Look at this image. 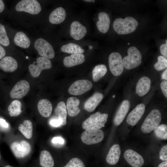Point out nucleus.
<instances>
[{"label":"nucleus","instance_id":"nucleus-1","mask_svg":"<svg viewBox=\"0 0 167 167\" xmlns=\"http://www.w3.org/2000/svg\"><path fill=\"white\" fill-rule=\"evenodd\" d=\"M138 23L134 18L128 16L123 19L118 18L114 21L113 27L118 34L125 35L134 32L136 29Z\"/></svg>","mask_w":167,"mask_h":167},{"label":"nucleus","instance_id":"nucleus-2","mask_svg":"<svg viewBox=\"0 0 167 167\" xmlns=\"http://www.w3.org/2000/svg\"><path fill=\"white\" fill-rule=\"evenodd\" d=\"M108 116V114L107 113H102L97 112L91 115L84 122L82 128L85 130L100 129L104 126L107 121Z\"/></svg>","mask_w":167,"mask_h":167},{"label":"nucleus","instance_id":"nucleus-3","mask_svg":"<svg viewBox=\"0 0 167 167\" xmlns=\"http://www.w3.org/2000/svg\"><path fill=\"white\" fill-rule=\"evenodd\" d=\"M161 119L160 111L156 109L152 110L144 120L141 127L142 131L144 133H150L158 127Z\"/></svg>","mask_w":167,"mask_h":167},{"label":"nucleus","instance_id":"nucleus-4","mask_svg":"<svg viewBox=\"0 0 167 167\" xmlns=\"http://www.w3.org/2000/svg\"><path fill=\"white\" fill-rule=\"evenodd\" d=\"M128 55L122 59L124 67L130 70L139 66L141 63L142 56L138 49L135 46L129 48L127 50Z\"/></svg>","mask_w":167,"mask_h":167},{"label":"nucleus","instance_id":"nucleus-5","mask_svg":"<svg viewBox=\"0 0 167 167\" xmlns=\"http://www.w3.org/2000/svg\"><path fill=\"white\" fill-rule=\"evenodd\" d=\"M15 9L17 11H23L32 15H36L41 11V7L37 0H22L17 3Z\"/></svg>","mask_w":167,"mask_h":167},{"label":"nucleus","instance_id":"nucleus-6","mask_svg":"<svg viewBox=\"0 0 167 167\" xmlns=\"http://www.w3.org/2000/svg\"><path fill=\"white\" fill-rule=\"evenodd\" d=\"M104 138V133L101 130L92 129L86 130L81 136L82 142L87 145H92L101 141Z\"/></svg>","mask_w":167,"mask_h":167},{"label":"nucleus","instance_id":"nucleus-7","mask_svg":"<svg viewBox=\"0 0 167 167\" xmlns=\"http://www.w3.org/2000/svg\"><path fill=\"white\" fill-rule=\"evenodd\" d=\"M35 49L41 57L48 59H52L55 55L54 49L51 45L42 38H39L35 41Z\"/></svg>","mask_w":167,"mask_h":167},{"label":"nucleus","instance_id":"nucleus-8","mask_svg":"<svg viewBox=\"0 0 167 167\" xmlns=\"http://www.w3.org/2000/svg\"><path fill=\"white\" fill-rule=\"evenodd\" d=\"M109 64L111 73L115 76L121 75L124 70L122 59L121 54L118 52L111 53L109 57Z\"/></svg>","mask_w":167,"mask_h":167},{"label":"nucleus","instance_id":"nucleus-9","mask_svg":"<svg viewBox=\"0 0 167 167\" xmlns=\"http://www.w3.org/2000/svg\"><path fill=\"white\" fill-rule=\"evenodd\" d=\"M36 63V65L31 64L28 67L30 74L34 77H38L43 70L49 69L52 66L51 62L49 59L42 57L37 58Z\"/></svg>","mask_w":167,"mask_h":167},{"label":"nucleus","instance_id":"nucleus-10","mask_svg":"<svg viewBox=\"0 0 167 167\" xmlns=\"http://www.w3.org/2000/svg\"><path fill=\"white\" fill-rule=\"evenodd\" d=\"M92 86V83L88 80H79L75 81L70 86L68 92L72 95H80L90 90Z\"/></svg>","mask_w":167,"mask_h":167},{"label":"nucleus","instance_id":"nucleus-11","mask_svg":"<svg viewBox=\"0 0 167 167\" xmlns=\"http://www.w3.org/2000/svg\"><path fill=\"white\" fill-rule=\"evenodd\" d=\"M29 83L25 80L18 82L10 92V96L12 99H20L26 96L30 90Z\"/></svg>","mask_w":167,"mask_h":167},{"label":"nucleus","instance_id":"nucleus-12","mask_svg":"<svg viewBox=\"0 0 167 167\" xmlns=\"http://www.w3.org/2000/svg\"><path fill=\"white\" fill-rule=\"evenodd\" d=\"M11 148L15 156L19 158H24L28 155L31 150L29 143L24 140L20 142H13L11 144Z\"/></svg>","mask_w":167,"mask_h":167},{"label":"nucleus","instance_id":"nucleus-13","mask_svg":"<svg viewBox=\"0 0 167 167\" xmlns=\"http://www.w3.org/2000/svg\"><path fill=\"white\" fill-rule=\"evenodd\" d=\"M124 157L127 162L133 167H141L144 164V160L143 157L132 150H126Z\"/></svg>","mask_w":167,"mask_h":167},{"label":"nucleus","instance_id":"nucleus-14","mask_svg":"<svg viewBox=\"0 0 167 167\" xmlns=\"http://www.w3.org/2000/svg\"><path fill=\"white\" fill-rule=\"evenodd\" d=\"M145 105L139 104L129 113L126 118V122L131 126H135L145 112Z\"/></svg>","mask_w":167,"mask_h":167},{"label":"nucleus","instance_id":"nucleus-15","mask_svg":"<svg viewBox=\"0 0 167 167\" xmlns=\"http://www.w3.org/2000/svg\"><path fill=\"white\" fill-rule=\"evenodd\" d=\"M86 28L77 21H74L70 27V34L71 37L75 40H79L82 38L86 34Z\"/></svg>","mask_w":167,"mask_h":167},{"label":"nucleus","instance_id":"nucleus-16","mask_svg":"<svg viewBox=\"0 0 167 167\" xmlns=\"http://www.w3.org/2000/svg\"><path fill=\"white\" fill-rule=\"evenodd\" d=\"M130 103L127 100L123 101L120 105L115 116L113 122L118 126L123 121L129 109Z\"/></svg>","mask_w":167,"mask_h":167},{"label":"nucleus","instance_id":"nucleus-17","mask_svg":"<svg viewBox=\"0 0 167 167\" xmlns=\"http://www.w3.org/2000/svg\"><path fill=\"white\" fill-rule=\"evenodd\" d=\"M18 66L17 61L11 56H6L0 61V69L5 72H13Z\"/></svg>","mask_w":167,"mask_h":167},{"label":"nucleus","instance_id":"nucleus-18","mask_svg":"<svg viewBox=\"0 0 167 167\" xmlns=\"http://www.w3.org/2000/svg\"><path fill=\"white\" fill-rule=\"evenodd\" d=\"M103 97V94L101 93H95L85 102L84 109L88 112H92L102 101Z\"/></svg>","mask_w":167,"mask_h":167},{"label":"nucleus","instance_id":"nucleus-19","mask_svg":"<svg viewBox=\"0 0 167 167\" xmlns=\"http://www.w3.org/2000/svg\"><path fill=\"white\" fill-rule=\"evenodd\" d=\"M150 79L146 77H143L139 80L136 87V93L140 96H143L149 91L151 86Z\"/></svg>","mask_w":167,"mask_h":167},{"label":"nucleus","instance_id":"nucleus-20","mask_svg":"<svg viewBox=\"0 0 167 167\" xmlns=\"http://www.w3.org/2000/svg\"><path fill=\"white\" fill-rule=\"evenodd\" d=\"M121 152L118 144L113 145L110 148L107 154L106 161L110 165H114L118 162L121 155Z\"/></svg>","mask_w":167,"mask_h":167},{"label":"nucleus","instance_id":"nucleus-21","mask_svg":"<svg viewBox=\"0 0 167 167\" xmlns=\"http://www.w3.org/2000/svg\"><path fill=\"white\" fill-rule=\"evenodd\" d=\"M85 61L84 55L83 54H73L65 57L63 61L64 66L70 67L83 63Z\"/></svg>","mask_w":167,"mask_h":167},{"label":"nucleus","instance_id":"nucleus-22","mask_svg":"<svg viewBox=\"0 0 167 167\" xmlns=\"http://www.w3.org/2000/svg\"><path fill=\"white\" fill-rule=\"evenodd\" d=\"M66 12L62 7H58L53 11L49 15V20L53 24H58L62 22L65 19Z\"/></svg>","mask_w":167,"mask_h":167},{"label":"nucleus","instance_id":"nucleus-23","mask_svg":"<svg viewBox=\"0 0 167 167\" xmlns=\"http://www.w3.org/2000/svg\"><path fill=\"white\" fill-rule=\"evenodd\" d=\"M99 20L96 23L97 27L101 32L105 33L108 30L109 27L110 20L108 15L102 12L98 15Z\"/></svg>","mask_w":167,"mask_h":167},{"label":"nucleus","instance_id":"nucleus-24","mask_svg":"<svg viewBox=\"0 0 167 167\" xmlns=\"http://www.w3.org/2000/svg\"><path fill=\"white\" fill-rule=\"evenodd\" d=\"M80 104L79 100L76 97H71L69 98L66 102V108L68 115L71 117L77 116L80 112L79 107Z\"/></svg>","mask_w":167,"mask_h":167},{"label":"nucleus","instance_id":"nucleus-25","mask_svg":"<svg viewBox=\"0 0 167 167\" xmlns=\"http://www.w3.org/2000/svg\"><path fill=\"white\" fill-rule=\"evenodd\" d=\"M37 109L39 113L42 116L48 118L51 114L52 106L49 100L46 99H42L38 102Z\"/></svg>","mask_w":167,"mask_h":167},{"label":"nucleus","instance_id":"nucleus-26","mask_svg":"<svg viewBox=\"0 0 167 167\" xmlns=\"http://www.w3.org/2000/svg\"><path fill=\"white\" fill-rule=\"evenodd\" d=\"M14 41L16 45L24 49L28 48L31 43L29 38L22 31L18 32L15 34Z\"/></svg>","mask_w":167,"mask_h":167},{"label":"nucleus","instance_id":"nucleus-27","mask_svg":"<svg viewBox=\"0 0 167 167\" xmlns=\"http://www.w3.org/2000/svg\"><path fill=\"white\" fill-rule=\"evenodd\" d=\"M39 163L41 167H54V162L50 152L46 150H43L41 153Z\"/></svg>","mask_w":167,"mask_h":167},{"label":"nucleus","instance_id":"nucleus-28","mask_svg":"<svg viewBox=\"0 0 167 167\" xmlns=\"http://www.w3.org/2000/svg\"><path fill=\"white\" fill-rule=\"evenodd\" d=\"M55 113L58 116V118L62 121V126L66 124L67 115L66 107L64 102L61 101L59 102L55 109Z\"/></svg>","mask_w":167,"mask_h":167},{"label":"nucleus","instance_id":"nucleus-29","mask_svg":"<svg viewBox=\"0 0 167 167\" xmlns=\"http://www.w3.org/2000/svg\"><path fill=\"white\" fill-rule=\"evenodd\" d=\"M18 129L25 138L28 139L31 138L32 135L33 125L31 121L26 120L23 124L19 126Z\"/></svg>","mask_w":167,"mask_h":167},{"label":"nucleus","instance_id":"nucleus-30","mask_svg":"<svg viewBox=\"0 0 167 167\" xmlns=\"http://www.w3.org/2000/svg\"><path fill=\"white\" fill-rule=\"evenodd\" d=\"M61 50L63 52L72 54H82L84 52L80 46L74 43H69L63 45Z\"/></svg>","mask_w":167,"mask_h":167},{"label":"nucleus","instance_id":"nucleus-31","mask_svg":"<svg viewBox=\"0 0 167 167\" xmlns=\"http://www.w3.org/2000/svg\"><path fill=\"white\" fill-rule=\"evenodd\" d=\"M106 66L104 64L98 65L95 66L92 71L93 80L97 82L107 72Z\"/></svg>","mask_w":167,"mask_h":167},{"label":"nucleus","instance_id":"nucleus-32","mask_svg":"<svg viewBox=\"0 0 167 167\" xmlns=\"http://www.w3.org/2000/svg\"><path fill=\"white\" fill-rule=\"evenodd\" d=\"M9 113L11 117L19 115L21 112V103L18 100L12 101L8 107Z\"/></svg>","mask_w":167,"mask_h":167},{"label":"nucleus","instance_id":"nucleus-33","mask_svg":"<svg viewBox=\"0 0 167 167\" xmlns=\"http://www.w3.org/2000/svg\"><path fill=\"white\" fill-rule=\"evenodd\" d=\"M154 132L157 138L162 139H167V126L166 125L163 124L159 125L154 130Z\"/></svg>","mask_w":167,"mask_h":167},{"label":"nucleus","instance_id":"nucleus-34","mask_svg":"<svg viewBox=\"0 0 167 167\" xmlns=\"http://www.w3.org/2000/svg\"><path fill=\"white\" fill-rule=\"evenodd\" d=\"M7 46L10 44V41L7 35L4 26L0 23V44Z\"/></svg>","mask_w":167,"mask_h":167},{"label":"nucleus","instance_id":"nucleus-35","mask_svg":"<svg viewBox=\"0 0 167 167\" xmlns=\"http://www.w3.org/2000/svg\"><path fill=\"white\" fill-rule=\"evenodd\" d=\"M154 67L158 71L165 69L167 67V59L163 56H159L158 57V62L155 64Z\"/></svg>","mask_w":167,"mask_h":167},{"label":"nucleus","instance_id":"nucleus-36","mask_svg":"<svg viewBox=\"0 0 167 167\" xmlns=\"http://www.w3.org/2000/svg\"><path fill=\"white\" fill-rule=\"evenodd\" d=\"M62 167H86L83 161L80 159L75 157L71 159Z\"/></svg>","mask_w":167,"mask_h":167},{"label":"nucleus","instance_id":"nucleus-37","mask_svg":"<svg viewBox=\"0 0 167 167\" xmlns=\"http://www.w3.org/2000/svg\"><path fill=\"white\" fill-rule=\"evenodd\" d=\"M167 145H165L162 147L161 149L159 156L160 159L163 161L167 160Z\"/></svg>","mask_w":167,"mask_h":167},{"label":"nucleus","instance_id":"nucleus-38","mask_svg":"<svg viewBox=\"0 0 167 167\" xmlns=\"http://www.w3.org/2000/svg\"><path fill=\"white\" fill-rule=\"evenodd\" d=\"M62 121L58 118H53L50 120L49 123L52 126L57 127L62 125Z\"/></svg>","mask_w":167,"mask_h":167},{"label":"nucleus","instance_id":"nucleus-39","mask_svg":"<svg viewBox=\"0 0 167 167\" xmlns=\"http://www.w3.org/2000/svg\"><path fill=\"white\" fill-rule=\"evenodd\" d=\"M161 91L165 96L167 97V81L166 80L162 81L161 84Z\"/></svg>","mask_w":167,"mask_h":167},{"label":"nucleus","instance_id":"nucleus-40","mask_svg":"<svg viewBox=\"0 0 167 167\" xmlns=\"http://www.w3.org/2000/svg\"><path fill=\"white\" fill-rule=\"evenodd\" d=\"M160 50L161 54L165 58L167 57V45L164 44L160 46Z\"/></svg>","mask_w":167,"mask_h":167},{"label":"nucleus","instance_id":"nucleus-41","mask_svg":"<svg viewBox=\"0 0 167 167\" xmlns=\"http://www.w3.org/2000/svg\"><path fill=\"white\" fill-rule=\"evenodd\" d=\"M52 142L54 143L63 144L64 142L63 139L60 137H56L53 138L52 140Z\"/></svg>","mask_w":167,"mask_h":167},{"label":"nucleus","instance_id":"nucleus-42","mask_svg":"<svg viewBox=\"0 0 167 167\" xmlns=\"http://www.w3.org/2000/svg\"><path fill=\"white\" fill-rule=\"evenodd\" d=\"M6 51L4 48L0 44V59L6 55Z\"/></svg>","mask_w":167,"mask_h":167},{"label":"nucleus","instance_id":"nucleus-43","mask_svg":"<svg viewBox=\"0 0 167 167\" xmlns=\"http://www.w3.org/2000/svg\"><path fill=\"white\" fill-rule=\"evenodd\" d=\"M0 124L2 127L5 128H7L9 126L8 123L4 119L2 118H0Z\"/></svg>","mask_w":167,"mask_h":167},{"label":"nucleus","instance_id":"nucleus-44","mask_svg":"<svg viewBox=\"0 0 167 167\" xmlns=\"http://www.w3.org/2000/svg\"><path fill=\"white\" fill-rule=\"evenodd\" d=\"M5 7L4 4L2 0H0V13L3 11Z\"/></svg>","mask_w":167,"mask_h":167},{"label":"nucleus","instance_id":"nucleus-45","mask_svg":"<svg viewBox=\"0 0 167 167\" xmlns=\"http://www.w3.org/2000/svg\"><path fill=\"white\" fill-rule=\"evenodd\" d=\"M167 70L166 69L163 73L162 75V79L167 80Z\"/></svg>","mask_w":167,"mask_h":167},{"label":"nucleus","instance_id":"nucleus-46","mask_svg":"<svg viewBox=\"0 0 167 167\" xmlns=\"http://www.w3.org/2000/svg\"><path fill=\"white\" fill-rule=\"evenodd\" d=\"M158 167H167V161H165L160 164Z\"/></svg>","mask_w":167,"mask_h":167},{"label":"nucleus","instance_id":"nucleus-47","mask_svg":"<svg viewBox=\"0 0 167 167\" xmlns=\"http://www.w3.org/2000/svg\"><path fill=\"white\" fill-rule=\"evenodd\" d=\"M84 1H86V2H94L95 1V0H84Z\"/></svg>","mask_w":167,"mask_h":167},{"label":"nucleus","instance_id":"nucleus-48","mask_svg":"<svg viewBox=\"0 0 167 167\" xmlns=\"http://www.w3.org/2000/svg\"><path fill=\"white\" fill-rule=\"evenodd\" d=\"M3 167H14L9 165H6Z\"/></svg>","mask_w":167,"mask_h":167},{"label":"nucleus","instance_id":"nucleus-49","mask_svg":"<svg viewBox=\"0 0 167 167\" xmlns=\"http://www.w3.org/2000/svg\"><path fill=\"white\" fill-rule=\"evenodd\" d=\"M89 48L90 49H92V46H89Z\"/></svg>","mask_w":167,"mask_h":167},{"label":"nucleus","instance_id":"nucleus-50","mask_svg":"<svg viewBox=\"0 0 167 167\" xmlns=\"http://www.w3.org/2000/svg\"><path fill=\"white\" fill-rule=\"evenodd\" d=\"M167 40H166V44H165L167 45Z\"/></svg>","mask_w":167,"mask_h":167},{"label":"nucleus","instance_id":"nucleus-51","mask_svg":"<svg viewBox=\"0 0 167 167\" xmlns=\"http://www.w3.org/2000/svg\"><path fill=\"white\" fill-rule=\"evenodd\" d=\"M0 159H1V155H0Z\"/></svg>","mask_w":167,"mask_h":167},{"label":"nucleus","instance_id":"nucleus-52","mask_svg":"<svg viewBox=\"0 0 167 167\" xmlns=\"http://www.w3.org/2000/svg\"><path fill=\"white\" fill-rule=\"evenodd\" d=\"M129 44H130V43H128V45H129Z\"/></svg>","mask_w":167,"mask_h":167}]
</instances>
